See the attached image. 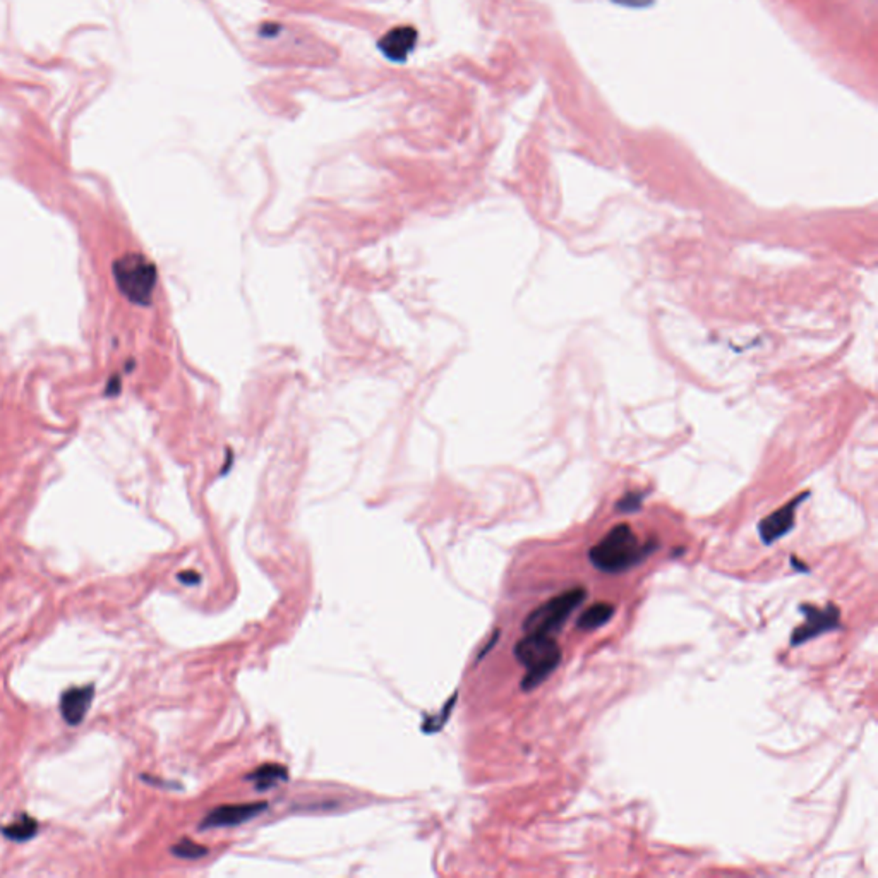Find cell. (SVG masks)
Returning <instances> with one entry per match:
<instances>
[{
  "label": "cell",
  "instance_id": "obj_1",
  "mask_svg": "<svg viewBox=\"0 0 878 878\" xmlns=\"http://www.w3.org/2000/svg\"><path fill=\"white\" fill-rule=\"evenodd\" d=\"M658 549V542L642 544L630 525L612 527L601 542L588 551V562L604 573H621L647 560Z\"/></svg>",
  "mask_w": 878,
  "mask_h": 878
},
{
  "label": "cell",
  "instance_id": "obj_2",
  "mask_svg": "<svg viewBox=\"0 0 878 878\" xmlns=\"http://www.w3.org/2000/svg\"><path fill=\"white\" fill-rule=\"evenodd\" d=\"M515 658L527 669L522 690L532 691L546 682L562 662V649L549 635L525 634L515 645Z\"/></svg>",
  "mask_w": 878,
  "mask_h": 878
},
{
  "label": "cell",
  "instance_id": "obj_3",
  "mask_svg": "<svg viewBox=\"0 0 878 878\" xmlns=\"http://www.w3.org/2000/svg\"><path fill=\"white\" fill-rule=\"evenodd\" d=\"M114 278L119 291L131 302L148 306L156 285V268L140 252L124 254L114 263Z\"/></svg>",
  "mask_w": 878,
  "mask_h": 878
},
{
  "label": "cell",
  "instance_id": "obj_4",
  "mask_svg": "<svg viewBox=\"0 0 878 878\" xmlns=\"http://www.w3.org/2000/svg\"><path fill=\"white\" fill-rule=\"evenodd\" d=\"M586 599L587 590L584 587H573L564 594L549 599L525 618L523 632L555 636L562 630L571 612L584 604Z\"/></svg>",
  "mask_w": 878,
  "mask_h": 878
},
{
  "label": "cell",
  "instance_id": "obj_5",
  "mask_svg": "<svg viewBox=\"0 0 878 878\" xmlns=\"http://www.w3.org/2000/svg\"><path fill=\"white\" fill-rule=\"evenodd\" d=\"M802 612L805 614V623L791 635V645L800 647L808 640L817 638L818 635L829 634L841 627V611L830 603L827 608H817L813 604H803Z\"/></svg>",
  "mask_w": 878,
  "mask_h": 878
},
{
  "label": "cell",
  "instance_id": "obj_6",
  "mask_svg": "<svg viewBox=\"0 0 878 878\" xmlns=\"http://www.w3.org/2000/svg\"><path fill=\"white\" fill-rule=\"evenodd\" d=\"M268 810L267 802H252L241 805L219 806L212 810L201 822L199 829H221V827H235L249 822L251 818L265 813Z\"/></svg>",
  "mask_w": 878,
  "mask_h": 878
},
{
  "label": "cell",
  "instance_id": "obj_7",
  "mask_svg": "<svg viewBox=\"0 0 878 878\" xmlns=\"http://www.w3.org/2000/svg\"><path fill=\"white\" fill-rule=\"evenodd\" d=\"M808 496H810V492H802L800 496L793 498L787 505H784L779 510L770 513L769 516H765L758 523V534H760V539L763 544L770 546L794 529L796 510Z\"/></svg>",
  "mask_w": 878,
  "mask_h": 878
},
{
  "label": "cell",
  "instance_id": "obj_8",
  "mask_svg": "<svg viewBox=\"0 0 878 878\" xmlns=\"http://www.w3.org/2000/svg\"><path fill=\"white\" fill-rule=\"evenodd\" d=\"M419 33L414 26H396L385 33L378 42L379 52L391 62H405L414 52Z\"/></svg>",
  "mask_w": 878,
  "mask_h": 878
},
{
  "label": "cell",
  "instance_id": "obj_9",
  "mask_svg": "<svg viewBox=\"0 0 878 878\" xmlns=\"http://www.w3.org/2000/svg\"><path fill=\"white\" fill-rule=\"evenodd\" d=\"M95 686H73L60 697V714L69 726H79L93 704Z\"/></svg>",
  "mask_w": 878,
  "mask_h": 878
},
{
  "label": "cell",
  "instance_id": "obj_10",
  "mask_svg": "<svg viewBox=\"0 0 878 878\" xmlns=\"http://www.w3.org/2000/svg\"><path fill=\"white\" fill-rule=\"evenodd\" d=\"M614 612L616 608L611 603H595L579 616L577 628L582 632H594L610 623Z\"/></svg>",
  "mask_w": 878,
  "mask_h": 878
},
{
  "label": "cell",
  "instance_id": "obj_11",
  "mask_svg": "<svg viewBox=\"0 0 878 878\" xmlns=\"http://www.w3.org/2000/svg\"><path fill=\"white\" fill-rule=\"evenodd\" d=\"M245 779L254 782V786L259 791H267L280 782L287 781L289 770H287V767H283L280 763H267V765H261L259 769H256L254 772H251L249 776H245Z\"/></svg>",
  "mask_w": 878,
  "mask_h": 878
},
{
  "label": "cell",
  "instance_id": "obj_12",
  "mask_svg": "<svg viewBox=\"0 0 878 878\" xmlns=\"http://www.w3.org/2000/svg\"><path fill=\"white\" fill-rule=\"evenodd\" d=\"M38 830H40L38 822L33 817L23 813L14 822L2 827V834L14 842H26V841L33 839L38 834Z\"/></svg>",
  "mask_w": 878,
  "mask_h": 878
},
{
  "label": "cell",
  "instance_id": "obj_13",
  "mask_svg": "<svg viewBox=\"0 0 878 878\" xmlns=\"http://www.w3.org/2000/svg\"><path fill=\"white\" fill-rule=\"evenodd\" d=\"M457 704V693L443 706V708L439 710V714H433L429 717H426V721L422 722V730L424 732H438L446 726V721L450 719L451 715V710L455 707Z\"/></svg>",
  "mask_w": 878,
  "mask_h": 878
},
{
  "label": "cell",
  "instance_id": "obj_14",
  "mask_svg": "<svg viewBox=\"0 0 878 878\" xmlns=\"http://www.w3.org/2000/svg\"><path fill=\"white\" fill-rule=\"evenodd\" d=\"M172 854L180 858V859H197V858H203L204 854L208 853V850L201 844L195 842L193 839H180L175 846H172Z\"/></svg>",
  "mask_w": 878,
  "mask_h": 878
},
{
  "label": "cell",
  "instance_id": "obj_15",
  "mask_svg": "<svg viewBox=\"0 0 878 878\" xmlns=\"http://www.w3.org/2000/svg\"><path fill=\"white\" fill-rule=\"evenodd\" d=\"M642 499H643V494H640V492H628L627 496H623L616 503V508L623 513L638 512L640 507H642Z\"/></svg>",
  "mask_w": 878,
  "mask_h": 878
},
{
  "label": "cell",
  "instance_id": "obj_16",
  "mask_svg": "<svg viewBox=\"0 0 878 878\" xmlns=\"http://www.w3.org/2000/svg\"><path fill=\"white\" fill-rule=\"evenodd\" d=\"M179 582L186 584V586H197L201 582V575L197 571H193V570H188V571H180L177 575Z\"/></svg>",
  "mask_w": 878,
  "mask_h": 878
},
{
  "label": "cell",
  "instance_id": "obj_17",
  "mask_svg": "<svg viewBox=\"0 0 878 878\" xmlns=\"http://www.w3.org/2000/svg\"><path fill=\"white\" fill-rule=\"evenodd\" d=\"M278 31H280V26L278 25H265L263 26V29H261V35H265V36H273V35H275V33H278Z\"/></svg>",
  "mask_w": 878,
  "mask_h": 878
},
{
  "label": "cell",
  "instance_id": "obj_18",
  "mask_svg": "<svg viewBox=\"0 0 878 878\" xmlns=\"http://www.w3.org/2000/svg\"><path fill=\"white\" fill-rule=\"evenodd\" d=\"M791 564H793V568H798L800 571H805V573L806 571H808V570H810L808 566H805V564H802V562H800L798 558H794V556H791Z\"/></svg>",
  "mask_w": 878,
  "mask_h": 878
}]
</instances>
